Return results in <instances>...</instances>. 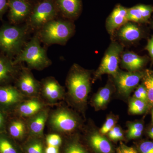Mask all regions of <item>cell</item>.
<instances>
[{
	"label": "cell",
	"instance_id": "6da1fadb",
	"mask_svg": "<svg viewBox=\"0 0 153 153\" xmlns=\"http://www.w3.org/2000/svg\"><path fill=\"white\" fill-rule=\"evenodd\" d=\"M31 33L27 26L24 25H5L0 28V50L11 57L21 52Z\"/></svg>",
	"mask_w": 153,
	"mask_h": 153
},
{
	"label": "cell",
	"instance_id": "7a4b0ae2",
	"mask_svg": "<svg viewBox=\"0 0 153 153\" xmlns=\"http://www.w3.org/2000/svg\"><path fill=\"white\" fill-rule=\"evenodd\" d=\"M74 31L72 21L59 17L48 22L36 33L41 42L47 46L63 45L71 38Z\"/></svg>",
	"mask_w": 153,
	"mask_h": 153
},
{
	"label": "cell",
	"instance_id": "3957f363",
	"mask_svg": "<svg viewBox=\"0 0 153 153\" xmlns=\"http://www.w3.org/2000/svg\"><path fill=\"white\" fill-rule=\"evenodd\" d=\"M38 34L35 35L25 44L21 52L13 60L16 65L25 62L30 69L41 71L49 67L52 61L47 56V51L41 46Z\"/></svg>",
	"mask_w": 153,
	"mask_h": 153
},
{
	"label": "cell",
	"instance_id": "277c9868",
	"mask_svg": "<svg viewBox=\"0 0 153 153\" xmlns=\"http://www.w3.org/2000/svg\"><path fill=\"white\" fill-rule=\"evenodd\" d=\"M90 74L88 71L74 64L66 79L68 94L76 103L86 101L90 89Z\"/></svg>",
	"mask_w": 153,
	"mask_h": 153
},
{
	"label": "cell",
	"instance_id": "5b68a950",
	"mask_svg": "<svg viewBox=\"0 0 153 153\" xmlns=\"http://www.w3.org/2000/svg\"><path fill=\"white\" fill-rule=\"evenodd\" d=\"M59 17L54 0H40L34 4L25 24L31 33H36L48 22Z\"/></svg>",
	"mask_w": 153,
	"mask_h": 153
},
{
	"label": "cell",
	"instance_id": "8992f818",
	"mask_svg": "<svg viewBox=\"0 0 153 153\" xmlns=\"http://www.w3.org/2000/svg\"><path fill=\"white\" fill-rule=\"evenodd\" d=\"M52 130L60 133H68L73 131L78 126L76 117L66 108H60L49 113L48 120Z\"/></svg>",
	"mask_w": 153,
	"mask_h": 153
},
{
	"label": "cell",
	"instance_id": "52a82bcc",
	"mask_svg": "<svg viewBox=\"0 0 153 153\" xmlns=\"http://www.w3.org/2000/svg\"><path fill=\"white\" fill-rule=\"evenodd\" d=\"M123 50V47L117 42H113L110 44L96 72L94 79L105 74L114 76L117 74L120 58Z\"/></svg>",
	"mask_w": 153,
	"mask_h": 153
},
{
	"label": "cell",
	"instance_id": "ba28073f",
	"mask_svg": "<svg viewBox=\"0 0 153 153\" xmlns=\"http://www.w3.org/2000/svg\"><path fill=\"white\" fill-rule=\"evenodd\" d=\"M16 88L26 98L38 97L41 94V81L36 79L31 69L22 66L17 75Z\"/></svg>",
	"mask_w": 153,
	"mask_h": 153
},
{
	"label": "cell",
	"instance_id": "9c48e42d",
	"mask_svg": "<svg viewBox=\"0 0 153 153\" xmlns=\"http://www.w3.org/2000/svg\"><path fill=\"white\" fill-rule=\"evenodd\" d=\"M8 18L11 25L25 23L30 16L34 4L29 0H8Z\"/></svg>",
	"mask_w": 153,
	"mask_h": 153
},
{
	"label": "cell",
	"instance_id": "30bf717a",
	"mask_svg": "<svg viewBox=\"0 0 153 153\" xmlns=\"http://www.w3.org/2000/svg\"><path fill=\"white\" fill-rule=\"evenodd\" d=\"M41 94L47 103L54 104L63 98V86L52 76H48L41 81Z\"/></svg>",
	"mask_w": 153,
	"mask_h": 153
},
{
	"label": "cell",
	"instance_id": "8fae6325",
	"mask_svg": "<svg viewBox=\"0 0 153 153\" xmlns=\"http://www.w3.org/2000/svg\"><path fill=\"white\" fill-rule=\"evenodd\" d=\"M143 75L141 72L135 71L118 72L114 77L119 91L123 95H128L138 84Z\"/></svg>",
	"mask_w": 153,
	"mask_h": 153
},
{
	"label": "cell",
	"instance_id": "7c38bea8",
	"mask_svg": "<svg viewBox=\"0 0 153 153\" xmlns=\"http://www.w3.org/2000/svg\"><path fill=\"white\" fill-rule=\"evenodd\" d=\"M49 110L44 108L33 116L27 119V127L29 136L43 138L44 128L48 121Z\"/></svg>",
	"mask_w": 153,
	"mask_h": 153
},
{
	"label": "cell",
	"instance_id": "4fadbf2b",
	"mask_svg": "<svg viewBox=\"0 0 153 153\" xmlns=\"http://www.w3.org/2000/svg\"><path fill=\"white\" fill-rule=\"evenodd\" d=\"M59 16L73 21L77 19L82 10V0H54Z\"/></svg>",
	"mask_w": 153,
	"mask_h": 153
},
{
	"label": "cell",
	"instance_id": "5bb4252c",
	"mask_svg": "<svg viewBox=\"0 0 153 153\" xmlns=\"http://www.w3.org/2000/svg\"><path fill=\"white\" fill-rule=\"evenodd\" d=\"M27 99L16 87H0V105L6 109L16 108L23 100Z\"/></svg>",
	"mask_w": 153,
	"mask_h": 153
},
{
	"label": "cell",
	"instance_id": "9a60e30c",
	"mask_svg": "<svg viewBox=\"0 0 153 153\" xmlns=\"http://www.w3.org/2000/svg\"><path fill=\"white\" fill-rule=\"evenodd\" d=\"M127 14V8L120 4L115 7L106 20V28L109 34H113L115 30L128 22Z\"/></svg>",
	"mask_w": 153,
	"mask_h": 153
},
{
	"label": "cell",
	"instance_id": "2e32d148",
	"mask_svg": "<svg viewBox=\"0 0 153 153\" xmlns=\"http://www.w3.org/2000/svg\"><path fill=\"white\" fill-rule=\"evenodd\" d=\"M45 108V104L38 97L25 99L16 108L17 114L22 118L27 119Z\"/></svg>",
	"mask_w": 153,
	"mask_h": 153
},
{
	"label": "cell",
	"instance_id": "e0dca14e",
	"mask_svg": "<svg viewBox=\"0 0 153 153\" xmlns=\"http://www.w3.org/2000/svg\"><path fill=\"white\" fill-rule=\"evenodd\" d=\"M11 57L0 55V84L5 83L17 76L20 69Z\"/></svg>",
	"mask_w": 153,
	"mask_h": 153
},
{
	"label": "cell",
	"instance_id": "ac0fdd59",
	"mask_svg": "<svg viewBox=\"0 0 153 153\" xmlns=\"http://www.w3.org/2000/svg\"><path fill=\"white\" fill-rule=\"evenodd\" d=\"M153 12L152 6L139 4L128 9V21L134 22H147Z\"/></svg>",
	"mask_w": 153,
	"mask_h": 153
},
{
	"label": "cell",
	"instance_id": "d6986e66",
	"mask_svg": "<svg viewBox=\"0 0 153 153\" xmlns=\"http://www.w3.org/2000/svg\"><path fill=\"white\" fill-rule=\"evenodd\" d=\"M121 58L122 65L130 71L139 70L143 67L146 62L143 57H141L133 52H125Z\"/></svg>",
	"mask_w": 153,
	"mask_h": 153
},
{
	"label": "cell",
	"instance_id": "ffe728a7",
	"mask_svg": "<svg viewBox=\"0 0 153 153\" xmlns=\"http://www.w3.org/2000/svg\"><path fill=\"white\" fill-rule=\"evenodd\" d=\"M118 35L123 41L132 42L139 40L141 36L142 33L136 25L128 22L120 28Z\"/></svg>",
	"mask_w": 153,
	"mask_h": 153
},
{
	"label": "cell",
	"instance_id": "44dd1931",
	"mask_svg": "<svg viewBox=\"0 0 153 153\" xmlns=\"http://www.w3.org/2000/svg\"><path fill=\"white\" fill-rule=\"evenodd\" d=\"M9 132L13 138L19 140L24 139L28 134L26 121L24 118L13 120L9 126Z\"/></svg>",
	"mask_w": 153,
	"mask_h": 153
},
{
	"label": "cell",
	"instance_id": "7402d4cb",
	"mask_svg": "<svg viewBox=\"0 0 153 153\" xmlns=\"http://www.w3.org/2000/svg\"><path fill=\"white\" fill-rule=\"evenodd\" d=\"M89 141L92 148L99 153H111L112 146L109 142L104 137L94 133L90 137Z\"/></svg>",
	"mask_w": 153,
	"mask_h": 153
},
{
	"label": "cell",
	"instance_id": "603a6c76",
	"mask_svg": "<svg viewBox=\"0 0 153 153\" xmlns=\"http://www.w3.org/2000/svg\"><path fill=\"white\" fill-rule=\"evenodd\" d=\"M43 138L29 136L23 145V153H45Z\"/></svg>",
	"mask_w": 153,
	"mask_h": 153
},
{
	"label": "cell",
	"instance_id": "cb8c5ba5",
	"mask_svg": "<svg viewBox=\"0 0 153 153\" xmlns=\"http://www.w3.org/2000/svg\"><path fill=\"white\" fill-rule=\"evenodd\" d=\"M0 153H23L22 149L6 135L0 133Z\"/></svg>",
	"mask_w": 153,
	"mask_h": 153
},
{
	"label": "cell",
	"instance_id": "d4e9b609",
	"mask_svg": "<svg viewBox=\"0 0 153 153\" xmlns=\"http://www.w3.org/2000/svg\"><path fill=\"white\" fill-rule=\"evenodd\" d=\"M111 94V91L108 86L100 89L96 94L94 100V102L97 107H102L107 103Z\"/></svg>",
	"mask_w": 153,
	"mask_h": 153
},
{
	"label": "cell",
	"instance_id": "484cf974",
	"mask_svg": "<svg viewBox=\"0 0 153 153\" xmlns=\"http://www.w3.org/2000/svg\"><path fill=\"white\" fill-rule=\"evenodd\" d=\"M146 108V102L135 98L131 100L129 105V111L133 114H142L145 112Z\"/></svg>",
	"mask_w": 153,
	"mask_h": 153
},
{
	"label": "cell",
	"instance_id": "4316f807",
	"mask_svg": "<svg viewBox=\"0 0 153 153\" xmlns=\"http://www.w3.org/2000/svg\"><path fill=\"white\" fill-rule=\"evenodd\" d=\"M144 85L148 94V101L151 103L153 102V74L147 72L145 76Z\"/></svg>",
	"mask_w": 153,
	"mask_h": 153
},
{
	"label": "cell",
	"instance_id": "83f0119b",
	"mask_svg": "<svg viewBox=\"0 0 153 153\" xmlns=\"http://www.w3.org/2000/svg\"><path fill=\"white\" fill-rule=\"evenodd\" d=\"M47 146L59 147L62 144V140L57 134H51L48 135L46 138Z\"/></svg>",
	"mask_w": 153,
	"mask_h": 153
},
{
	"label": "cell",
	"instance_id": "f1b7e54d",
	"mask_svg": "<svg viewBox=\"0 0 153 153\" xmlns=\"http://www.w3.org/2000/svg\"><path fill=\"white\" fill-rule=\"evenodd\" d=\"M65 153H87L78 143L73 142L69 143L65 149Z\"/></svg>",
	"mask_w": 153,
	"mask_h": 153
},
{
	"label": "cell",
	"instance_id": "f546056e",
	"mask_svg": "<svg viewBox=\"0 0 153 153\" xmlns=\"http://www.w3.org/2000/svg\"><path fill=\"white\" fill-rule=\"evenodd\" d=\"M108 135L111 139L118 140L123 138V134L118 127H114L109 132Z\"/></svg>",
	"mask_w": 153,
	"mask_h": 153
},
{
	"label": "cell",
	"instance_id": "4dcf8cb0",
	"mask_svg": "<svg viewBox=\"0 0 153 153\" xmlns=\"http://www.w3.org/2000/svg\"><path fill=\"white\" fill-rule=\"evenodd\" d=\"M114 121L112 118H108L100 129V133L102 134H105L108 133L114 127Z\"/></svg>",
	"mask_w": 153,
	"mask_h": 153
},
{
	"label": "cell",
	"instance_id": "1f68e13d",
	"mask_svg": "<svg viewBox=\"0 0 153 153\" xmlns=\"http://www.w3.org/2000/svg\"><path fill=\"white\" fill-rule=\"evenodd\" d=\"M140 151L141 153H153V142L146 141L140 145Z\"/></svg>",
	"mask_w": 153,
	"mask_h": 153
},
{
	"label": "cell",
	"instance_id": "d6a6232c",
	"mask_svg": "<svg viewBox=\"0 0 153 153\" xmlns=\"http://www.w3.org/2000/svg\"><path fill=\"white\" fill-rule=\"evenodd\" d=\"M117 153H138L133 148L122 143L117 149Z\"/></svg>",
	"mask_w": 153,
	"mask_h": 153
},
{
	"label": "cell",
	"instance_id": "836d02e7",
	"mask_svg": "<svg viewBox=\"0 0 153 153\" xmlns=\"http://www.w3.org/2000/svg\"><path fill=\"white\" fill-rule=\"evenodd\" d=\"M8 10V0H0V21Z\"/></svg>",
	"mask_w": 153,
	"mask_h": 153
},
{
	"label": "cell",
	"instance_id": "e575fe53",
	"mask_svg": "<svg viewBox=\"0 0 153 153\" xmlns=\"http://www.w3.org/2000/svg\"><path fill=\"white\" fill-rule=\"evenodd\" d=\"M143 125L141 123H136L131 124L129 125L128 132L134 131H143Z\"/></svg>",
	"mask_w": 153,
	"mask_h": 153
},
{
	"label": "cell",
	"instance_id": "d590c367",
	"mask_svg": "<svg viewBox=\"0 0 153 153\" xmlns=\"http://www.w3.org/2000/svg\"><path fill=\"white\" fill-rule=\"evenodd\" d=\"M137 90L142 95H143V97L144 98L145 101L147 102L148 101V94L146 89V87H145L144 85H139V86L138 87Z\"/></svg>",
	"mask_w": 153,
	"mask_h": 153
},
{
	"label": "cell",
	"instance_id": "8d00e7d4",
	"mask_svg": "<svg viewBox=\"0 0 153 153\" xmlns=\"http://www.w3.org/2000/svg\"><path fill=\"white\" fill-rule=\"evenodd\" d=\"M45 153H59V147L47 146L45 148Z\"/></svg>",
	"mask_w": 153,
	"mask_h": 153
},
{
	"label": "cell",
	"instance_id": "74e56055",
	"mask_svg": "<svg viewBox=\"0 0 153 153\" xmlns=\"http://www.w3.org/2000/svg\"><path fill=\"white\" fill-rule=\"evenodd\" d=\"M146 48L149 53L151 57L153 58V37L149 40Z\"/></svg>",
	"mask_w": 153,
	"mask_h": 153
},
{
	"label": "cell",
	"instance_id": "f35d334b",
	"mask_svg": "<svg viewBox=\"0 0 153 153\" xmlns=\"http://www.w3.org/2000/svg\"><path fill=\"white\" fill-rule=\"evenodd\" d=\"M5 122L4 117V115L0 111V131L4 130L5 128Z\"/></svg>",
	"mask_w": 153,
	"mask_h": 153
},
{
	"label": "cell",
	"instance_id": "ab89813d",
	"mask_svg": "<svg viewBox=\"0 0 153 153\" xmlns=\"http://www.w3.org/2000/svg\"><path fill=\"white\" fill-rule=\"evenodd\" d=\"M134 97L135 98L140 100H143V101H144L146 102L145 101L144 98L143 97V95H142L140 93L139 91L137 90L135 91L134 94Z\"/></svg>",
	"mask_w": 153,
	"mask_h": 153
},
{
	"label": "cell",
	"instance_id": "60d3db41",
	"mask_svg": "<svg viewBox=\"0 0 153 153\" xmlns=\"http://www.w3.org/2000/svg\"><path fill=\"white\" fill-rule=\"evenodd\" d=\"M29 1L33 3V4H35L36 3L38 2V1H40V0H29Z\"/></svg>",
	"mask_w": 153,
	"mask_h": 153
},
{
	"label": "cell",
	"instance_id": "b9f144b4",
	"mask_svg": "<svg viewBox=\"0 0 153 153\" xmlns=\"http://www.w3.org/2000/svg\"><path fill=\"white\" fill-rule=\"evenodd\" d=\"M149 136H150L152 135L153 134V128L151 129L150 131H149Z\"/></svg>",
	"mask_w": 153,
	"mask_h": 153
},
{
	"label": "cell",
	"instance_id": "7bdbcfd3",
	"mask_svg": "<svg viewBox=\"0 0 153 153\" xmlns=\"http://www.w3.org/2000/svg\"><path fill=\"white\" fill-rule=\"evenodd\" d=\"M150 137H151L153 139V134L152 135L150 136Z\"/></svg>",
	"mask_w": 153,
	"mask_h": 153
},
{
	"label": "cell",
	"instance_id": "ee69618b",
	"mask_svg": "<svg viewBox=\"0 0 153 153\" xmlns=\"http://www.w3.org/2000/svg\"><path fill=\"white\" fill-rule=\"evenodd\" d=\"M152 117H153V110L152 111Z\"/></svg>",
	"mask_w": 153,
	"mask_h": 153
},
{
	"label": "cell",
	"instance_id": "f6af8a7d",
	"mask_svg": "<svg viewBox=\"0 0 153 153\" xmlns=\"http://www.w3.org/2000/svg\"><path fill=\"white\" fill-rule=\"evenodd\" d=\"M152 120H153V117H152Z\"/></svg>",
	"mask_w": 153,
	"mask_h": 153
},
{
	"label": "cell",
	"instance_id": "bcb514c9",
	"mask_svg": "<svg viewBox=\"0 0 153 153\" xmlns=\"http://www.w3.org/2000/svg\"><path fill=\"white\" fill-rule=\"evenodd\" d=\"M152 103H153V102Z\"/></svg>",
	"mask_w": 153,
	"mask_h": 153
}]
</instances>
